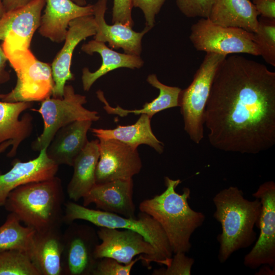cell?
<instances>
[{"label":"cell","instance_id":"cell-1","mask_svg":"<svg viewBox=\"0 0 275 275\" xmlns=\"http://www.w3.org/2000/svg\"><path fill=\"white\" fill-rule=\"evenodd\" d=\"M210 144L256 154L275 145V72L242 56H227L215 74L204 112Z\"/></svg>","mask_w":275,"mask_h":275},{"label":"cell","instance_id":"cell-2","mask_svg":"<svg viewBox=\"0 0 275 275\" xmlns=\"http://www.w3.org/2000/svg\"><path fill=\"white\" fill-rule=\"evenodd\" d=\"M250 201L237 186L217 193L212 201L215 207L213 217L222 227L217 237L219 248L218 259L225 262L236 251L251 246L257 239L255 226L259 228L261 212L260 200Z\"/></svg>","mask_w":275,"mask_h":275},{"label":"cell","instance_id":"cell-3","mask_svg":"<svg viewBox=\"0 0 275 275\" xmlns=\"http://www.w3.org/2000/svg\"><path fill=\"white\" fill-rule=\"evenodd\" d=\"M181 182L164 177V191L154 197L141 202L139 209L155 219L161 226L173 253H188L191 249L190 237L195 231L205 221V215L194 210L188 201L190 190L183 189V193L176 191Z\"/></svg>","mask_w":275,"mask_h":275},{"label":"cell","instance_id":"cell-4","mask_svg":"<svg viewBox=\"0 0 275 275\" xmlns=\"http://www.w3.org/2000/svg\"><path fill=\"white\" fill-rule=\"evenodd\" d=\"M64 201L62 181L54 176L17 187L10 193L4 206L25 226L39 231L61 227Z\"/></svg>","mask_w":275,"mask_h":275},{"label":"cell","instance_id":"cell-5","mask_svg":"<svg viewBox=\"0 0 275 275\" xmlns=\"http://www.w3.org/2000/svg\"><path fill=\"white\" fill-rule=\"evenodd\" d=\"M2 47L17 76L16 86L4 94L2 101H42L52 95L54 81L50 64L38 60L30 47L12 37H6Z\"/></svg>","mask_w":275,"mask_h":275},{"label":"cell","instance_id":"cell-6","mask_svg":"<svg viewBox=\"0 0 275 275\" xmlns=\"http://www.w3.org/2000/svg\"><path fill=\"white\" fill-rule=\"evenodd\" d=\"M75 220H84L99 227L124 229L141 234L155 251V262L168 265L173 252L160 224L150 215L139 212L135 218L126 217L98 209H92L74 201L64 204L63 222L69 225Z\"/></svg>","mask_w":275,"mask_h":275},{"label":"cell","instance_id":"cell-7","mask_svg":"<svg viewBox=\"0 0 275 275\" xmlns=\"http://www.w3.org/2000/svg\"><path fill=\"white\" fill-rule=\"evenodd\" d=\"M226 57L206 52L191 83L181 91L179 102L184 129L196 144H200L204 138L205 106L216 71Z\"/></svg>","mask_w":275,"mask_h":275},{"label":"cell","instance_id":"cell-8","mask_svg":"<svg viewBox=\"0 0 275 275\" xmlns=\"http://www.w3.org/2000/svg\"><path fill=\"white\" fill-rule=\"evenodd\" d=\"M87 102L86 96L76 94L72 86L66 85L62 98L48 97L41 101L38 112L43 120L42 133L31 144L35 151L47 148L59 129L71 123L79 120H99L98 113L83 106Z\"/></svg>","mask_w":275,"mask_h":275},{"label":"cell","instance_id":"cell-9","mask_svg":"<svg viewBox=\"0 0 275 275\" xmlns=\"http://www.w3.org/2000/svg\"><path fill=\"white\" fill-rule=\"evenodd\" d=\"M189 39L198 51L226 55L248 53L260 56L253 33L242 29L224 27L201 18L191 27Z\"/></svg>","mask_w":275,"mask_h":275},{"label":"cell","instance_id":"cell-10","mask_svg":"<svg viewBox=\"0 0 275 275\" xmlns=\"http://www.w3.org/2000/svg\"><path fill=\"white\" fill-rule=\"evenodd\" d=\"M63 233L61 259L62 275H92L97 259L95 249L99 243L92 226L74 222Z\"/></svg>","mask_w":275,"mask_h":275},{"label":"cell","instance_id":"cell-11","mask_svg":"<svg viewBox=\"0 0 275 275\" xmlns=\"http://www.w3.org/2000/svg\"><path fill=\"white\" fill-rule=\"evenodd\" d=\"M252 196L261 204L259 237L252 250L244 257V265L256 269L262 265L275 267V183L261 184Z\"/></svg>","mask_w":275,"mask_h":275},{"label":"cell","instance_id":"cell-12","mask_svg":"<svg viewBox=\"0 0 275 275\" xmlns=\"http://www.w3.org/2000/svg\"><path fill=\"white\" fill-rule=\"evenodd\" d=\"M101 241L97 246L95 257L113 258L119 262L128 264L139 255L143 264L149 267L155 262L154 247L140 233L132 230L100 227L97 231Z\"/></svg>","mask_w":275,"mask_h":275},{"label":"cell","instance_id":"cell-13","mask_svg":"<svg viewBox=\"0 0 275 275\" xmlns=\"http://www.w3.org/2000/svg\"><path fill=\"white\" fill-rule=\"evenodd\" d=\"M99 140L96 183L128 180L139 174L142 162L136 148L116 140Z\"/></svg>","mask_w":275,"mask_h":275},{"label":"cell","instance_id":"cell-14","mask_svg":"<svg viewBox=\"0 0 275 275\" xmlns=\"http://www.w3.org/2000/svg\"><path fill=\"white\" fill-rule=\"evenodd\" d=\"M96 30L93 15L78 17L69 23L64 44L51 64L54 81L53 97L62 98L66 82L74 79L70 70L73 51L81 41L94 36Z\"/></svg>","mask_w":275,"mask_h":275},{"label":"cell","instance_id":"cell-15","mask_svg":"<svg viewBox=\"0 0 275 275\" xmlns=\"http://www.w3.org/2000/svg\"><path fill=\"white\" fill-rule=\"evenodd\" d=\"M133 179L115 180L95 185L82 198L83 206L94 204L97 209L135 218Z\"/></svg>","mask_w":275,"mask_h":275},{"label":"cell","instance_id":"cell-16","mask_svg":"<svg viewBox=\"0 0 275 275\" xmlns=\"http://www.w3.org/2000/svg\"><path fill=\"white\" fill-rule=\"evenodd\" d=\"M107 0H97L93 4V16L97 24L94 39L108 43L112 49L122 48L124 53L140 56L142 52V41L150 31L146 27L141 32L120 23L108 24L105 19Z\"/></svg>","mask_w":275,"mask_h":275},{"label":"cell","instance_id":"cell-17","mask_svg":"<svg viewBox=\"0 0 275 275\" xmlns=\"http://www.w3.org/2000/svg\"><path fill=\"white\" fill-rule=\"evenodd\" d=\"M46 148L41 150L39 156L33 159L14 161L9 171L0 174V206H4L10 193L17 187L56 176L59 166L48 158Z\"/></svg>","mask_w":275,"mask_h":275},{"label":"cell","instance_id":"cell-18","mask_svg":"<svg viewBox=\"0 0 275 275\" xmlns=\"http://www.w3.org/2000/svg\"><path fill=\"white\" fill-rule=\"evenodd\" d=\"M93 15V5L79 6L72 0H46L38 32L51 41H64L69 23L82 16Z\"/></svg>","mask_w":275,"mask_h":275},{"label":"cell","instance_id":"cell-19","mask_svg":"<svg viewBox=\"0 0 275 275\" xmlns=\"http://www.w3.org/2000/svg\"><path fill=\"white\" fill-rule=\"evenodd\" d=\"M92 122L76 121L59 129L46 148L48 158L59 166L72 167L75 159L89 142L87 133Z\"/></svg>","mask_w":275,"mask_h":275},{"label":"cell","instance_id":"cell-20","mask_svg":"<svg viewBox=\"0 0 275 275\" xmlns=\"http://www.w3.org/2000/svg\"><path fill=\"white\" fill-rule=\"evenodd\" d=\"M4 94H0V99ZM32 102H9L0 101V144L11 140L9 157L14 156L20 144L31 134L33 130V117L25 113L20 119L19 116L24 111L31 108Z\"/></svg>","mask_w":275,"mask_h":275},{"label":"cell","instance_id":"cell-21","mask_svg":"<svg viewBox=\"0 0 275 275\" xmlns=\"http://www.w3.org/2000/svg\"><path fill=\"white\" fill-rule=\"evenodd\" d=\"M46 0H34L25 6L6 12L0 19V40L14 37L30 47L33 36L39 28Z\"/></svg>","mask_w":275,"mask_h":275},{"label":"cell","instance_id":"cell-22","mask_svg":"<svg viewBox=\"0 0 275 275\" xmlns=\"http://www.w3.org/2000/svg\"><path fill=\"white\" fill-rule=\"evenodd\" d=\"M61 227L35 231L31 260L40 275H62Z\"/></svg>","mask_w":275,"mask_h":275},{"label":"cell","instance_id":"cell-23","mask_svg":"<svg viewBox=\"0 0 275 275\" xmlns=\"http://www.w3.org/2000/svg\"><path fill=\"white\" fill-rule=\"evenodd\" d=\"M81 49L89 55L97 53L102 59L101 66L95 71L91 72L87 67L82 69L81 80L85 91H89L100 77L115 69L120 68L139 69L144 63L139 56L118 52L107 47L104 43L94 39L84 44Z\"/></svg>","mask_w":275,"mask_h":275},{"label":"cell","instance_id":"cell-24","mask_svg":"<svg viewBox=\"0 0 275 275\" xmlns=\"http://www.w3.org/2000/svg\"><path fill=\"white\" fill-rule=\"evenodd\" d=\"M259 15L250 0H214L208 18L224 27L238 28L255 33Z\"/></svg>","mask_w":275,"mask_h":275},{"label":"cell","instance_id":"cell-25","mask_svg":"<svg viewBox=\"0 0 275 275\" xmlns=\"http://www.w3.org/2000/svg\"><path fill=\"white\" fill-rule=\"evenodd\" d=\"M99 158V140H95L89 141L75 159L73 174L67 187L68 197L73 201L82 198L96 184Z\"/></svg>","mask_w":275,"mask_h":275},{"label":"cell","instance_id":"cell-26","mask_svg":"<svg viewBox=\"0 0 275 275\" xmlns=\"http://www.w3.org/2000/svg\"><path fill=\"white\" fill-rule=\"evenodd\" d=\"M151 119L146 114H141L133 124L119 125L114 129L92 128L91 132L98 139L116 140L136 149L140 145L145 144L162 154L164 144L152 132Z\"/></svg>","mask_w":275,"mask_h":275},{"label":"cell","instance_id":"cell-27","mask_svg":"<svg viewBox=\"0 0 275 275\" xmlns=\"http://www.w3.org/2000/svg\"><path fill=\"white\" fill-rule=\"evenodd\" d=\"M147 81L152 87L158 89L159 95L150 102L145 103L143 108L140 109L129 110L124 109L119 105L113 107L109 104L103 91L100 90L96 92L97 97L103 103V108L107 114L117 115L121 117L132 113L135 115L146 114L151 118L159 112L179 106V96L182 90L180 88L169 86L161 83L155 74L149 75Z\"/></svg>","mask_w":275,"mask_h":275},{"label":"cell","instance_id":"cell-28","mask_svg":"<svg viewBox=\"0 0 275 275\" xmlns=\"http://www.w3.org/2000/svg\"><path fill=\"white\" fill-rule=\"evenodd\" d=\"M18 218L10 212L0 226V251L16 250L30 255L35 230L21 224Z\"/></svg>","mask_w":275,"mask_h":275},{"label":"cell","instance_id":"cell-29","mask_svg":"<svg viewBox=\"0 0 275 275\" xmlns=\"http://www.w3.org/2000/svg\"><path fill=\"white\" fill-rule=\"evenodd\" d=\"M0 275H40L26 253L16 250L0 251Z\"/></svg>","mask_w":275,"mask_h":275},{"label":"cell","instance_id":"cell-30","mask_svg":"<svg viewBox=\"0 0 275 275\" xmlns=\"http://www.w3.org/2000/svg\"><path fill=\"white\" fill-rule=\"evenodd\" d=\"M253 36L260 56L275 67V19L262 17L258 19V27Z\"/></svg>","mask_w":275,"mask_h":275},{"label":"cell","instance_id":"cell-31","mask_svg":"<svg viewBox=\"0 0 275 275\" xmlns=\"http://www.w3.org/2000/svg\"><path fill=\"white\" fill-rule=\"evenodd\" d=\"M140 256L128 264H123L109 257L98 259L92 272V275H130L133 266Z\"/></svg>","mask_w":275,"mask_h":275},{"label":"cell","instance_id":"cell-32","mask_svg":"<svg viewBox=\"0 0 275 275\" xmlns=\"http://www.w3.org/2000/svg\"><path fill=\"white\" fill-rule=\"evenodd\" d=\"M194 259L185 255V253L178 252L172 257L167 267L153 270V275H190Z\"/></svg>","mask_w":275,"mask_h":275},{"label":"cell","instance_id":"cell-33","mask_svg":"<svg viewBox=\"0 0 275 275\" xmlns=\"http://www.w3.org/2000/svg\"><path fill=\"white\" fill-rule=\"evenodd\" d=\"M214 0H176L179 10L189 18H208Z\"/></svg>","mask_w":275,"mask_h":275},{"label":"cell","instance_id":"cell-34","mask_svg":"<svg viewBox=\"0 0 275 275\" xmlns=\"http://www.w3.org/2000/svg\"><path fill=\"white\" fill-rule=\"evenodd\" d=\"M166 0H132L133 7L140 8L143 12L145 27L150 30L155 23V16L159 12Z\"/></svg>","mask_w":275,"mask_h":275},{"label":"cell","instance_id":"cell-35","mask_svg":"<svg viewBox=\"0 0 275 275\" xmlns=\"http://www.w3.org/2000/svg\"><path fill=\"white\" fill-rule=\"evenodd\" d=\"M132 8V0H113V23H120L132 28L134 25Z\"/></svg>","mask_w":275,"mask_h":275},{"label":"cell","instance_id":"cell-36","mask_svg":"<svg viewBox=\"0 0 275 275\" xmlns=\"http://www.w3.org/2000/svg\"><path fill=\"white\" fill-rule=\"evenodd\" d=\"M252 3L262 17L275 19V0H253Z\"/></svg>","mask_w":275,"mask_h":275},{"label":"cell","instance_id":"cell-37","mask_svg":"<svg viewBox=\"0 0 275 275\" xmlns=\"http://www.w3.org/2000/svg\"><path fill=\"white\" fill-rule=\"evenodd\" d=\"M8 59L0 45V85L4 84L10 79V74L6 69Z\"/></svg>","mask_w":275,"mask_h":275},{"label":"cell","instance_id":"cell-38","mask_svg":"<svg viewBox=\"0 0 275 275\" xmlns=\"http://www.w3.org/2000/svg\"><path fill=\"white\" fill-rule=\"evenodd\" d=\"M34 0H2L6 12L23 7Z\"/></svg>","mask_w":275,"mask_h":275},{"label":"cell","instance_id":"cell-39","mask_svg":"<svg viewBox=\"0 0 275 275\" xmlns=\"http://www.w3.org/2000/svg\"><path fill=\"white\" fill-rule=\"evenodd\" d=\"M270 266L266 265L264 267L260 269L256 274H274V268L273 269H270Z\"/></svg>","mask_w":275,"mask_h":275},{"label":"cell","instance_id":"cell-40","mask_svg":"<svg viewBox=\"0 0 275 275\" xmlns=\"http://www.w3.org/2000/svg\"><path fill=\"white\" fill-rule=\"evenodd\" d=\"M12 141L8 140L0 144V154L4 152L10 146H12Z\"/></svg>","mask_w":275,"mask_h":275},{"label":"cell","instance_id":"cell-41","mask_svg":"<svg viewBox=\"0 0 275 275\" xmlns=\"http://www.w3.org/2000/svg\"><path fill=\"white\" fill-rule=\"evenodd\" d=\"M6 13L2 0H0V19L3 17Z\"/></svg>","mask_w":275,"mask_h":275},{"label":"cell","instance_id":"cell-42","mask_svg":"<svg viewBox=\"0 0 275 275\" xmlns=\"http://www.w3.org/2000/svg\"><path fill=\"white\" fill-rule=\"evenodd\" d=\"M73 2L76 4L81 6H84L87 5L86 0H72Z\"/></svg>","mask_w":275,"mask_h":275}]
</instances>
